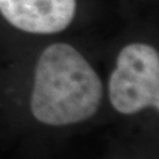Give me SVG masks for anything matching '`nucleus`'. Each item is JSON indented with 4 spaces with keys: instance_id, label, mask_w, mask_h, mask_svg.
I'll use <instances>...</instances> for the list:
<instances>
[{
    "instance_id": "nucleus-1",
    "label": "nucleus",
    "mask_w": 159,
    "mask_h": 159,
    "mask_svg": "<svg viewBox=\"0 0 159 159\" xmlns=\"http://www.w3.org/2000/svg\"><path fill=\"white\" fill-rule=\"evenodd\" d=\"M102 98L99 75L73 46L57 43L41 52L30 102L39 123L48 126L83 123L97 113Z\"/></svg>"
},
{
    "instance_id": "nucleus-2",
    "label": "nucleus",
    "mask_w": 159,
    "mask_h": 159,
    "mask_svg": "<svg viewBox=\"0 0 159 159\" xmlns=\"http://www.w3.org/2000/svg\"><path fill=\"white\" fill-rule=\"evenodd\" d=\"M108 97L116 111L134 114L146 107L159 110V54L142 43L119 52L108 81Z\"/></svg>"
},
{
    "instance_id": "nucleus-3",
    "label": "nucleus",
    "mask_w": 159,
    "mask_h": 159,
    "mask_svg": "<svg viewBox=\"0 0 159 159\" xmlns=\"http://www.w3.org/2000/svg\"><path fill=\"white\" fill-rule=\"evenodd\" d=\"M75 10L77 0H0V13L12 26L35 34L64 31Z\"/></svg>"
}]
</instances>
